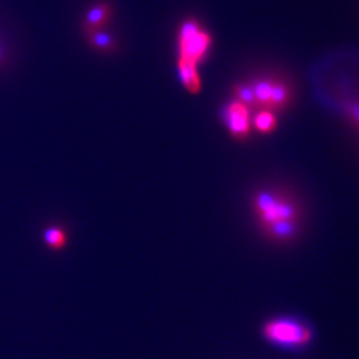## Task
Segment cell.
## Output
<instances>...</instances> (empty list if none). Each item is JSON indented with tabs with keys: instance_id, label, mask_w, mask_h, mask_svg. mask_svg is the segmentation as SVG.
Instances as JSON below:
<instances>
[{
	"instance_id": "3957f363",
	"label": "cell",
	"mask_w": 359,
	"mask_h": 359,
	"mask_svg": "<svg viewBox=\"0 0 359 359\" xmlns=\"http://www.w3.org/2000/svg\"><path fill=\"white\" fill-rule=\"evenodd\" d=\"M177 72L182 87L192 95L201 91L200 66L207 60L212 48V35L197 19H185L176 34Z\"/></svg>"
},
{
	"instance_id": "9c48e42d",
	"label": "cell",
	"mask_w": 359,
	"mask_h": 359,
	"mask_svg": "<svg viewBox=\"0 0 359 359\" xmlns=\"http://www.w3.org/2000/svg\"><path fill=\"white\" fill-rule=\"evenodd\" d=\"M44 244L51 250H61L68 244V235L61 226H50L43 233Z\"/></svg>"
},
{
	"instance_id": "8fae6325",
	"label": "cell",
	"mask_w": 359,
	"mask_h": 359,
	"mask_svg": "<svg viewBox=\"0 0 359 359\" xmlns=\"http://www.w3.org/2000/svg\"><path fill=\"white\" fill-rule=\"evenodd\" d=\"M0 57H1V51H0Z\"/></svg>"
},
{
	"instance_id": "5b68a950",
	"label": "cell",
	"mask_w": 359,
	"mask_h": 359,
	"mask_svg": "<svg viewBox=\"0 0 359 359\" xmlns=\"http://www.w3.org/2000/svg\"><path fill=\"white\" fill-rule=\"evenodd\" d=\"M263 337L273 345L297 349L313 339V332L304 322L294 318H273L263 325Z\"/></svg>"
},
{
	"instance_id": "ba28073f",
	"label": "cell",
	"mask_w": 359,
	"mask_h": 359,
	"mask_svg": "<svg viewBox=\"0 0 359 359\" xmlns=\"http://www.w3.org/2000/svg\"><path fill=\"white\" fill-rule=\"evenodd\" d=\"M89 45L101 54H112L117 48V41L108 28L95 31L85 36Z\"/></svg>"
},
{
	"instance_id": "277c9868",
	"label": "cell",
	"mask_w": 359,
	"mask_h": 359,
	"mask_svg": "<svg viewBox=\"0 0 359 359\" xmlns=\"http://www.w3.org/2000/svg\"><path fill=\"white\" fill-rule=\"evenodd\" d=\"M233 97L250 110H266L278 115L293 103V88L279 76H258L235 85Z\"/></svg>"
},
{
	"instance_id": "52a82bcc",
	"label": "cell",
	"mask_w": 359,
	"mask_h": 359,
	"mask_svg": "<svg viewBox=\"0 0 359 359\" xmlns=\"http://www.w3.org/2000/svg\"><path fill=\"white\" fill-rule=\"evenodd\" d=\"M113 16V8L107 1H97L92 4L84 15L83 32L84 35H89L95 31L108 28Z\"/></svg>"
},
{
	"instance_id": "8992f818",
	"label": "cell",
	"mask_w": 359,
	"mask_h": 359,
	"mask_svg": "<svg viewBox=\"0 0 359 359\" xmlns=\"http://www.w3.org/2000/svg\"><path fill=\"white\" fill-rule=\"evenodd\" d=\"M251 116V110L248 105L235 98L229 101L222 111L224 124L228 128L230 136L238 140H244L250 135Z\"/></svg>"
},
{
	"instance_id": "7a4b0ae2",
	"label": "cell",
	"mask_w": 359,
	"mask_h": 359,
	"mask_svg": "<svg viewBox=\"0 0 359 359\" xmlns=\"http://www.w3.org/2000/svg\"><path fill=\"white\" fill-rule=\"evenodd\" d=\"M254 220L261 232L274 242H291L302 225V207L293 194L277 186L261 188L250 201Z\"/></svg>"
},
{
	"instance_id": "6da1fadb",
	"label": "cell",
	"mask_w": 359,
	"mask_h": 359,
	"mask_svg": "<svg viewBox=\"0 0 359 359\" xmlns=\"http://www.w3.org/2000/svg\"><path fill=\"white\" fill-rule=\"evenodd\" d=\"M313 87L326 107L359 125V52L326 56L313 71Z\"/></svg>"
},
{
	"instance_id": "30bf717a",
	"label": "cell",
	"mask_w": 359,
	"mask_h": 359,
	"mask_svg": "<svg viewBox=\"0 0 359 359\" xmlns=\"http://www.w3.org/2000/svg\"><path fill=\"white\" fill-rule=\"evenodd\" d=\"M251 128H256L260 133H270L277 128V113L266 110H258L251 116Z\"/></svg>"
}]
</instances>
